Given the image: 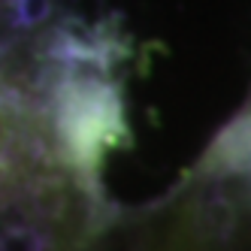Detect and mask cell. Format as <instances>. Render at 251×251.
I'll list each match as a JSON object with an SVG mask.
<instances>
[{
  "instance_id": "6da1fadb",
  "label": "cell",
  "mask_w": 251,
  "mask_h": 251,
  "mask_svg": "<svg viewBox=\"0 0 251 251\" xmlns=\"http://www.w3.org/2000/svg\"><path fill=\"white\" fill-rule=\"evenodd\" d=\"M178 233L194 251L251 236V94L209 142L182 188Z\"/></svg>"
},
{
  "instance_id": "7a4b0ae2",
  "label": "cell",
  "mask_w": 251,
  "mask_h": 251,
  "mask_svg": "<svg viewBox=\"0 0 251 251\" xmlns=\"http://www.w3.org/2000/svg\"><path fill=\"white\" fill-rule=\"evenodd\" d=\"M61 19L58 0H0V51L40 37Z\"/></svg>"
}]
</instances>
